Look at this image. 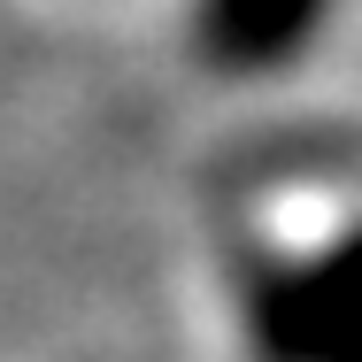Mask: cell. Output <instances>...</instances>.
<instances>
[{
	"mask_svg": "<svg viewBox=\"0 0 362 362\" xmlns=\"http://www.w3.org/2000/svg\"><path fill=\"white\" fill-rule=\"evenodd\" d=\"M231 293H239L255 362H347V308H339L332 255L231 239Z\"/></svg>",
	"mask_w": 362,
	"mask_h": 362,
	"instance_id": "obj_1",
	"label": "cell"
},
{
	"mask_svg": "<svg viewBox=\"0 0 362 362\" xmlns=\"http://www.w3.org/2000/svg\"><path fill=\"white\" fill-rule=\"evenodd\" d=\"M332 0H193V47L223 77H270L308 54Z\"/></svg>",
	"mask_w": 362,
	"mask_h": 362,
	"instance_id": "obj_2",
	"label": "cell"
}]
</instances>
